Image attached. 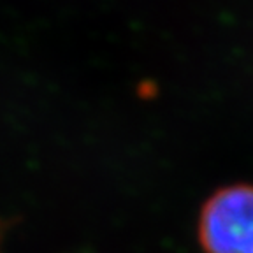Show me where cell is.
<instances>
[{
  "label": "cell",
  "instance_id": "1",
  "mask_svg": "<svg viewBox=\"0 0 253 253\" xmlns=\"http://www.w3.org/2000/svg\"><path fill=\"white\" fill-rule=\"evenodd\" d=\"M197 232L204 253H253V185L216 190L202 206Z\"/></svg>",
  "mask_w": 253,
  "mask_h": 253
}]
</instances>
